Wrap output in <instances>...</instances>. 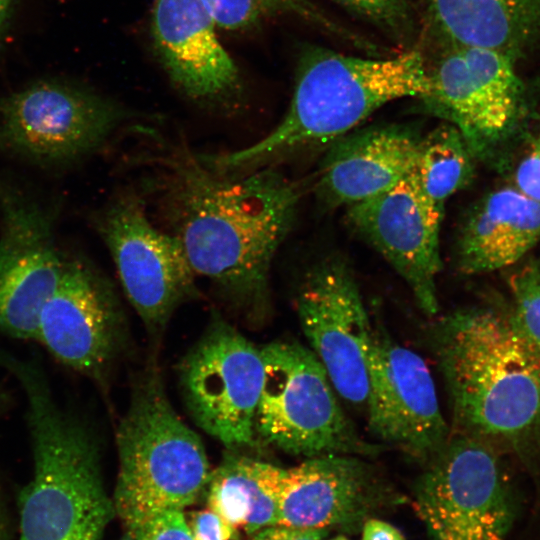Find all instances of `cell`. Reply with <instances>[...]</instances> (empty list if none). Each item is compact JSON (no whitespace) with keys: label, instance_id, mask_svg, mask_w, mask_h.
Listing matches in <instances>:
<instances>
[{"label":"cell","instance_id":"6da1fadb","mask_svg":"<svg viewBox=\"0 0 540 540\" xmlns=\"http://www.w3.org/2000/svg\"><path fill=\"white\" fill-rule=\"evenodd\" d=\"M148 135L152 144L133 161L146 170L145 188L162 229L180 242L196 275L233 304L263 311L273 260L296 221L301 185L277 167L221 175L183 140Z\"/></svg>","mask_w":540,"mask_h":540},{"label":"cell","instance_id":"7a4b0ae2","mask_svg":"<svg viewBox=\"0 0 540 540\" xmlns=\"http://www.w3.org/2000/svg\"><path fill=\"white\" fill-rule=\"evenodd\" d=\"M429 90V68L418 50L368 58L311 46L299 59L288 110L268 134L238 150L199 155L226 176L277 167L355 130L384 105L406 97L421 99Z\"/></svg>","mask_w":540,"mask_h":540},{"label":"cell","instance_id":"3957f363","mask_svg":"<svg viewBox=\"0 0 540 540\" xmlns=\"http://www.w3.org/2000/svg\"><path fill=\"white\" fill-rule=\"evenodd\" d=\"M429 342L456 434L517 440L540 426V353L513 315L465 307L435 321Z\"/></svg>","mask_w":540,"mask_h":540},{"label":"cell","instance_id":"277c9868","mask_svg":"<svg viewBox=\"0 0 540 540\" xmlns=\"http://www.w3.org/2000/svg\"><path fill=\"white\" fill-rule=\"evenodd\" d=\"M11 374L27 399L33 475L19 495V540H102L115 515L93 434L55 400L34 362Z\"/></svg>","mask_w":540,"mask_h":540},{"label":"cell","instance_id":"5b68a950","mask_svg":"<svg viewBox=\"0 0 540 540\" xmlns=\"http://www.w3.org/2000/svg\"><path fill=\"white\" fill-rule=\"evenodd\" d=\"M115 515L124 527L184 511L207 488L212 471L200 437L177 415L160 377L136 385L116 436Z\"/></svg>","mask_w":540,"mask_h":540},{"label":"cell","instance_id":"8992f818","mask_svg":"<svg viewBox=\"0 0 540 540\" xmlns=\"http://www.w3.org/2000/svg\"><path fill=\"white\" fill-rule=\"evenodd\" d=\"M261 350L264 381L255 434L295 456H369L380 444L366 442L340 406L335 389L309 347L275 341Z\"/></svg>","mask_w":540,"mask_h":540},{"label":"cell","instance_id":"52a82bcc","mask_svg":"<svg viewBox=\"0 0 540 540\" xmlns=\"http://www.w3.org/2000/svg\"><path fill=\"white\" fill-rule=\"evenodd\" d=\"M130 117L90 89L36 81L0 99V155L45 169L71 167L101 149Z\"/></svg>","mask_w":540,"mask_h":540},{"label":"cell","instance_id":"ba28073f","mask_svg":"<svg viewBox=\"0 0 540 540\" xmlns=\"http://www.w3.org/2000/svg\"><path fill=\"white\" fill-rule=\"evenodd\" d=\"M115 264L123 291L152 336L196 291L180 242L154 224L145 197L131 188L116 192L93 216Z\"/></svg>","mask_w":540,"mask_h":540},{"label":"cell","instance_id":"9c48e42d","mask_svg":"<svg viewBox=\"0 0 540 540\" xmlns=\"http://www.w3.org/2000/svg\"><path fill=\"white\" fill-rule=\"evenodd\" d=\"M414 508L432 540H505L511 506L490 443L451 433L416 481Z\"/></svg>","mask_w":540,"mask_h":540},{"label":"cell","instance_id":"30bf717a","mask_svg":"<svg viewBox=\"0 0 540 540\" xmlns=\"http://www.w3.org/2000/svg\"><path fill=\"white\" fill-rule=\"evenodd\" d=\"M56 203L0 176V332L36 340L42 310L62 272Z\"/></svg>","mask_w":540,"mask_h":540},{"label":"cell","instance_id":"8fae6325","mask_svg":"<svg viewBox=\"0 0 540 540\" xmlns=\"http://www.w3.org/2000/svg\"><path fill=\"white\" fill-rule=\"evenodd\" d=\"M263 381L261 350L223 321L208 328L180 366L181 389L193 420L230 449L255 440Z\"/></svg>","mask_w":540,"mask_h":540},{"label":"cell","instance_id":"7c38bea8","mask_svg":"<svg viewBox=\"0 0 540 540\" xmlns=\"http://www.w3.org/2000/svg\"><path fill=\"white\" fill-rule=\"evenodd\" d=\"M427 109L452 124L475 159L485 160L510 135L518 119L522 86L501 51L448 46L432 69Z\"/></svg>","mask_w":540,"mask_h":540},{"label":"cell","instance_id":"4fadbf2b","mask_svg":"<svg viewBox=\"0 0 540 540\" xmlns=\"http://www.w3.org/2000/svg\"><path fill=\"white\" fill-rule=\"evenodd\" d=\"M295 304L309 348L337 394L350 404H366L373 323L349 265L336 256L315 263Z\"/></svg>","mask_w":540,"mask_h":540},{"label":"cell","instance_id":"5bb4252c","mask_svg":"<svg viewBox=\"0 0 540 540\" xmlns=\"http://www.w3.org/2000/svg\"><path fill=\"white\" fill-rule=\"evenodd\" d=\"M366 406L373 437L424 464L451 436L423 358L374 324Z\"/></svg>","mask_w":540,"mask_h":540},{"label":"cell","instance_id":"9a60e30c","mask_svg":"<svg viewBox=\"0 0 540 540\" xmlns=\"http://www.w3.org/2000/svg\"><path fill=\"white\" fill-rule=\"evenodd\" d=\"M122 320L104 274L87 257L64 253L61 276L42 310L36 340L63 365L100 379L119 351Z\"/></svg>","mask_w":540,"mask_h":540},{"label":"cell","instance_id":"2e32d148","mask_svg":"<svg viewBox=\"0 0 540 540\" xmlns=\"http://www.w3.org/2000/svg\"><path fill=\"white\" fill-rule=\"evenodd\" d=\"M346 212L353 229L405 281L421 311L436 316L441 226L431 217L410 173L389 190L346 208Z\"/></svg>","mask_w":540,"mask_h":540},{"label":"cell","instance_id":"e0dca14e","mask_svg":"<svg viewBox=\"0 0 540 540\" xmlns=\"http://www.w3.org/2000/svg\"><path fill=\"white\" fill-rule=\"evenodd\" d=\"M215 27L200 0H154L153 43L170 80L191 100L231 111L243 86Z\"/></svg>","mask_w":540,"mask_h":540},{"label":"cell","instance_id":"ac0fdd59","mask_svg":"<svg viewBox=\"0 0 540 540\" xmlns=\"http://www.w3.org/2000/svg\"><path fill=\"white\" fill-rule=\"evenodd\" d=\"M388 491L362 456L306 458L285 469L278 524L310 529L353 527L384 501Z\"/></svg>","mask_w":540,"mask_h":540},{"label":"cell","instance_id":"d6986e66","mask_svg":"<svg viewBox=\"0 0 540 540\" xmlns=\"http://www.w3.org/2000/svg\"><path fill=\"white\" fill-rule=\"evenodd\" d=\"M423 134L409 124L355 129L328 145L316 194L328 208H348L389 190L411 172Z\"/></svg>","mask_w":540,"mask_h":540},{"label":"cell","instance_id":"ffe728a7","mask_svg":"<svg viewBox=\"0 0 540 540\" xmlns=\"http://www.w3.org/2000/svg\"><path fill=\"white\" fill-rule=\"evenodd\" d=\"M540 241V201L504 187L485 195L471 210L458 236L457 266L464 274L491 272L514 264Z\"/></svg>","mask_w":540,"mask_h":540},{"label":"cell","instance_id":"44dd1931","mask_svg":"<svg viewBox=\"0 0 540 540\" xmlns=\"http://www.w3.org/2000/svg\"><path fill=\"white\" fill-rule=\"evenodd\" d=\"M446 46L483 47L512 56L540 24V0H429Z\"/></svg>","mask_w":540,"mask_h":540},{"label":"cell","instance_id":"7402d4cb","mask_svg":"<svg viewBox=\"0 0 540 540\" xmlns=\"http://www.w3.org/2000/svg\"><path fill=\"white\" fill-rule=\"evenodd\" d=\"M285 469L251 457L226 455L212 471L208 508L247 535L278 524Z\"/></svg>","mask_w":540,"mask_h":540},{"label":"cell","instance_id":"603a6c76","mask_svg":"<svg viewBox=\"0 0 540 540\" xmlns=\"http://www.w3.org/2000/svg\"><path fill=\"white\" fill-rule=\"evenodd\" d=\"M475 160L452 124L444 121L423 134L410 176L439 226L447 201L471 182Z\"/></svg>","mask_w":540,"mask_h":540},{"label":"cell","instance_id":"cb8c5ba5","mask_svg":"<svg viewBox=\"0 0 540 540\" xmlns=\"http://www.w3.org/2000/svg\"><path fill=\"white\" fill-rule=\"evenodd\" d=\"M216 26L226 30L250 28L261 21L279 15L301 17L353 43L364 40L334 23L309 0H200Z\"/></svg>","mask_w":540,"mask_h":540},{"label":"cell","instance_id":"d4e9b609","mask_svg":"<svg viewBox=\"0 0 540 540\" xmlns=\"http://www.w3.org/2000/svg\"><path fill=\"white\" fill-rule=\"evenodd\" d=\"M515 299L514 319L540 353V268L529 266L511 279Z\"/></svg>","mask_w":540,"mask_h":540},{"label":"cell","instance_id":"484cf974","mask_svg":"<svg viewBox=\"0 0 540 540\" xmlns=\"http://www.w3.org/2000/svg\"><path fill=\"white\" fill-rule=\"evenodd\" d=\"M353 13L381 26L399 31L410 18L409 0H334Z\"/></svg>","mask_w":540,"mask_h":540},{"label":"cell","instance_id":"4316f807","mask_svg":"<svg viewBox=\"0 0 540 540\" xmlns=\"http://www.w3.org/2000/svg\"><path fill=\"white\" fill-rule=\"evenodd\" d=\"M124 540H193L184 511L160 513L124 527Z\"/></svg>","mask_w":540,"mask_h":540},{"label":"cell","instance_id":"83f0119b","mask_svg":"<svg viewBox=\"0 0 540 540\" xmlns=\"http://www.w3.org/2000/svg\"><path fill=\"white\" fill-rule=\"evenodd\" d=\"M186 520L193 540H242L240 529L209 508L190 513Z\"/></svg>","mask_w":540,"mask_h":540},{"label":"cell","instance_id":"f1b7e54d","mask_svg":"<svg viewBox=\"0 0 540 540\" xmlns=\"http://www.w3.org/2000/svg\"><path fill=\"white\" fill-rule=\"evenodd\" d=\"M516 188L540 201V129L537 137L515 173Z\"/></svg>","mask_w":540,"mask_h":540},{"label":"cell","instance_id":"f546056e","mask_svg":"<svg viewBox=\"0 0 540 540\" xmlns=\"http://www.w3.org/2000/svg\"><path fill=\"white\" fill-rule=\"evenodd\" d=\"M327 533V529L299 528L275 524L248 535V540H323Z\"/></svg>","mask_w":540,"mask_h":540},{"label":"cell","instance_id":"4dcf8cb0","mask_svg":"<svg viewBox=\"0 0 540 540\" xmlns=\"http://www.w3.org/2000/svg\"><path fill=\"white\" fill-rule=\"evenodd\" d=\"M362 540H405L393 525L379 519H367L363 524Z\"/></svg>","mask_w":540,"mask_h":540},{"label":"cell","instance_id":"1f68e13d","mask_svg":"<svg viewBox=\"0 0 540 540\" xmlns=\"http://www.w3.org/2000/svg\"><path fill=\"white\" fill-rule=\"evenodd\" d=\"M13 0H0V36L7 24Z\"/></svg>","mask_w":540,"mask_h":540},{"label":"cell","instance_id":"d6a6232c","mask_svg":"<svg viewBox=\"0 0 540 540\" xmlns=\"http://www.w3.org/2000/svg\"><path fill=\"white\" fill-rule=\"evenodd\" d=\"M9 403V397L8 394L0 390V413H2L8 406Z\"/></svg>","mask_w":540,"mask_h":540},{"label":"cell","instance_id":"836d02e7","mask_svg":"<svg viewBox=\"0 0 540 540\" xmlns=\"http://www.w3.org/2000/svg\"><path fill=\"white\" fill-rule=\"evenodd\" d=\"M4 521H3V514H2V509H1V504H0V540H4V536H5V530H4Z\"/></svg>","mask_w":540,"mask_h":540},{"label":"cell","instance_id":"e575fe53","mask_svg":"<svg viewBox=\"0 0 540 540\" xmlns=\"http://www.w3.org/2000/svg\"><path fill=\"white\" fill-rule=\"evenodd\" d=\"M331 540H349V539L346 538L345 536L339 535V536H336V537L332 538Z\"/></svg>","mask_w":540,"mask_h":540},{"label":"cell","instance_id":"d590c367","mask_svg":"<svg viewBox=\"0 0 540 540\" xmlns=\"http://www.w3.org/2000/svg\"><path fill=\"white\" fill-rule=\"evenodd\" d=\"M538 267L540 268V265Z\"/></svg>","mask_w":540,"mask_h":540}]
</instances>
